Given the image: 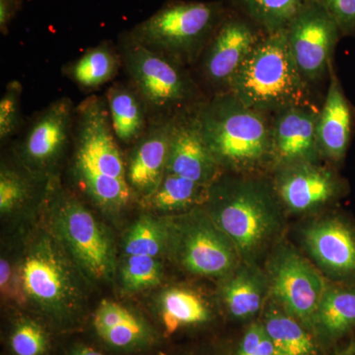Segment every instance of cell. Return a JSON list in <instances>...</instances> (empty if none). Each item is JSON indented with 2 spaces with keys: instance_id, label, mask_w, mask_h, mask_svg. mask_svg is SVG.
<instances>
[{
  "instance_id": "1",
  "label": "cell",
  "mask_w": 355,
  "mask_h": 355,
  "mask_svg": "<svg viewBox=\"0 0 355 355\" xmlns=\"http://www.w3.org/2000/svg\"><path fill=\"white\" fill-rule=\"evenodd\" d=\"M203 139L219 167L253 171L270 163L272 118L249 108L230 92L214 94L198 107Z\"/></svg>"
},
{
  "instance_id": "2",
  "label": "cell",
  "mask_w": 355,
  "mask_h": 355,
  "mask_svg": "<svg viewBox=\"0 0 355 355\" xmlns=\"http://www.w3.org/2000/svg\"><path fill=\"white\" fill-rule=\"evenodd\" d=\"M275 189L256 178L220 177L209 187L207 214L240 257L249 260L279 227V207Z\"/></svg>"
},
{
  "instance_id": "3",
  "label": "cell",
  "mask_w": 355,
  "mask_h": 355,
  "mask_svg": "<svg viewBox=\"0 0 355 355\" xmlns=\"http://www.w3.org/2000/svg\"><path fill=\"white\" fill-rule=\"evenodd\" d=\"M308 86L292 57L284 29L261 36L227 92L249 108L270 114L310 105Z\"/></svg>"
},
{
  "instance_id": "4",
  "label": "cell",
  "mask_w": 355,
  "mask_h": 355,
  "mask_svg": "<svg viewBox=\"0 0 355 355\" xmlns=\"http://www.w3.org/2000/svg\"><path fill=\"white\" fill-rule=\"evenodd\" d=\"M228 11L222 0H169L128 33L149 50L187 67L198 62Z\"/></svg>"
},
{
  "instance_id": "5",
  "label": "cell",
  "mask_w": 355,
  "mask_h": 355,
  "mask_svg": "<svg viewBox=\"0 0 355 355\" xmlns=\"http://www.w3.org/2000/svg\"><path fill=\"white\" fill-rule=\"evenodd\" d=\"M119 51L128 83L139 93L150 123L170 120L205 101L186 67L149 50L123 33Z\"/></svg>"
},
{
  "instance_id": "6",
  "label": "cell",
  "mask_w": 355,
  "mask_h": 355,
  "mask_svg": "<svg viewBox=\"0 0 355 355\" xmlns=\"http://www.w3.org/2000/svg\"><path fill=\"white\" fill-rule=\"evenodd\" d=\"M53 235L70 260L94 282L111 279L114 270L113 243L90 211L74 196L51 182L48 187Z\"/></svg>"
},
{
  "instance_id": "7",
  "label": "cell",
  "mask_w": 355,
  "mask_h": 355,
  "mask_svg": "<svg viewBox=\"0 0 355 355\" xmlns=\"http://www.w3.org/2000/svg\"><path fill=\"white\" fill-rule=\"evenodd\" d=\"M55 235H41L28 249L20 266L28 300L55 319L76 314L83 293L69 254Z\"/></svg>"
},
{
  "instance_id": "8",
  "label": "cell",
  "mask_w": 355,
  "mask_h": 355,
  "mask_svg": "<svg viewBox=\"0 0 355 355\" xmlns=\"http://www.w3.org/2000/svg\"><path fill=\"white\" fill-rule=\"evenodd\" d=\"M169 219L167 248L184 270L217 277L235 268L239 254L207 211L193 209Z\"/></svg>"
},
{
  "instance_id": "9",
  "label": "cell",
  "mask_w": 355,
  "mask_h": 355,
  "mask_svg": "<svg viewBox=\"0 0 355 355\" xmlns=\"http://www.w3.org/2000/svg\"><path fill=\"white\" fill-rule=\"evenodd\" d=\"M74 174L79 182L106 176L127 180V167L116 139L106 99L89 96L76 108Z\"/></svg>"
},
{
  "instance_id": "10",
  "label": "cell",
  "mask_w": 355,
  "mask_h": 355,
  "mask_svg": "<svg viewBox=\"0 0 355 355\" xmlns=\"http://www.w3.org/2000/svg\"><path fill=\"white\" fill-rule=\"evenodd\" d=\"M287 42L305 83H320L333 69L342 36L338 25L315 0H307L286 27Z\"/></svg>"
},
{
  "instance_id": "11",
  "label": "cell",
  "mask_w": 355,
  "mask_h": 355,
  "mask_svg": "<svg viewBox=\"0 0 355 355\" xmlns=\"http://www.w3.org/2000/svg\"><path fill=\"white\" fill-rule=\"evenodd\" d=\"M263 34L251 21L229 8L198 62L200 77L214 94L227 92Z\"/></svg>"
},
{
  "instance_id": "12",
  "label": "cell",
  "mask_w": 355,
  "mask_h": 355,
  "mask_svg": "<svg viewBox=\"0 0 355 355\" xmlns=\"http://www.w3.org/2000/svg\"><path fill=\"white\" fill-rule=\"evenodd\" d=\"M74 112L69 98L51 103L34 119L19 148L21 162L37 177L51 176L73 139Z\"/></svg>"
},
{
  "instance_id": "13",
  "label": "cell",
  "mask_w": 355,
  "mask_h": 355,
  "mask_svg": "<svg viewBox=\"0 0 355 355\" xmlns=\"http://www.w3.org/2000/svg\"><path fill=\"white\" fill-rule=\"evenodd\" d=\"M270 284L275 298L289 315L311 324L328 287L323 277L302 257L289 249L280 251L270 270Z\"/></svg>"
},
{
  "instance_id": "14",
  "label": "cell",
  "mask_w": 355,
  "mask_h": 355,
  "mask_svg": "<svg viewBox=\"0 0 355 355\" xmlns=\"http://www.w3.org/2000/svg\"><path fill=\"white\" fill-rule=\"evenodd\" d=\"M200 104L184 110L173 118L165 174L211 186L220 177L221 168L203 139L198 120Z\"/></svg>"
},
{
  "instance_id": "15",
  "label": "cell",
  "mask_w": 355,
  "mask_h": 355,
  "mask_svg": "<svg viewBox=\"0 0 355 355\" xmlns=\"http://www.w3.org/2000/svg\"><path fill=\"white\" fill-rule=\"evenodd\" d=\"M319 110L312 105H298L273 114L270 163L279 168L318 163L316 123Z\"/></svg>"
},
{
  "instance_id": "16",
  "label": "cell",
  "mask_w": 355,
  "mask_h": 355,
  "mask_svg": "<svg viewBox=\"0 0 355 355\" xmlns=\"http://www.w3.org/2000/svg\"><path fill=\"white\" fill-rule=\"evenodd\" d=\"M273 189L287 209L307 212L338 197L342 183L328 168L318 163H300L277 169Z\"/></svg>"
},
{
  "instance_id": "17",
  "label": "cell",
  "mask_w": 355,
  "mask_h": 355,
  "mask_svg": "<svg viewBox=\"0 0 355 355\" xmlns=\"http://www.w3.org/2000/svg\"><path fill=\"white\" fill-rule=\"evenodd\" d=\"M173 118L149 125L128 154L127 180L133 193L142 200L150 197L165 176L169 156Z\"/></svg>"
},
{
  "instance_id": "18",
  "label": "cell",
  "mask_w": 355,
  "mask_h": 355,
  "mask_svg": "<svg viewBox=\"0 0 355 355\" xmlns=\"http://www.w3.org/2000/svg\"><path fill=\"white\" fill-rule=\"evenodd\" d=\"M322 108L318 113L316 135L321 157L338 163L345 157L352 139V109L334 71Z\"/></svg>"
},
{
  "instance_id": "19",
  "label": "cell",
  "mask_w": 355,
  "mask_h": 355,
  "mask_svg": "<svg viewBox=\"0 0 355 355\" xmlns=\"http://www.w3.org/2000/svg\"><path fill=\"white\" fill-rule=\"evenodd\" d=\"M304 240L311 256L324 270L343 277L355 273V232L349 224L324 219L306 229Z\"/></svg>"
},
{
  "instance_id": "20",
  "label": "cell",
  "mask_w": 355,
  "mask_h": 355,
  "mask_svg": "<svg viewBox=\"0 0 355 355\" xmlns=\"http://www.w3.org/2000/svg\"><path fill=\"white\" fill-rule=\"evenodd\" d=\"M106 102L116 139L125 146H133L150 125L139 93L130 83H114L107 90Z\"/></svg>"
},
{
  "instance_id": "21",
  "label": "cell",
  "mask_w": 355,
  "mask_h": 355,
  "mask_svg": "<svg viewBox=\"0 0 355 355\" xmlns=\"http://www.w3.org/2000/svg\"><path fill=\"white\" fill-rule=\"evenodd\" d=\"M123 62L118 48L108 41L89 49L64 67V73L84 90L92 91L113 80Z\"/></svg>"
},
{
  "instance_id": "22",
  "label": "cell",
  "mask_w": 355,
  "mask_h": 355,
  "mask_svg": "<svg viewBox=\"0 0 355 355\" xmlns=\"http://www.w3.org/2000/svg\"><path fill=\"white\" fill-rule=\"evenodd\" d=\"M266 34L286 29L307 0H222Z\"/></svg>"
},
{
  "instance_id": "23",
  "label": "cell",
  "mask_w": 355,
  "mask_h": 355,
  "mask_svg": "<svg viewBox=\"0 0 355 355\" xmlns=\"http://www.w3.org/2000/svg\"><path fill=\"white\" fill-rule=\"evenodd\" d=\"M209 187L175 175L165 174L157 190L142 202L146 207L157 211H181L195 205H205Z\"/></svg>"
},
{
  "instance_id": "24",
  "label": "cell",
  "mask_w": 355,
  "mask_h": 355,
  "mask_svg": "<svg viewBox=\"0 0 355 355\" xmlns=\"http://www.w3.org/2000/svg\"><path fill=\"white\" fill-rule=\"evenodd\" d=\"M275 355H313L315 345L312 338L288 313L270 309L265 324Z\"/></svg>"
},
{
  "instance_id": "25",
  "label": "cell",
  "mask_w": 355,
  "mask_h": 355,
  "mask_svg": "<svg viewBox=\"0 0 355 355\" xmlns=\"http://www.w3.org/2000/svg\"><path fill=\"white\" fill-rule=\"evenodd\" d=\"M161 312L168 334L174 333L181 327L203 323L209 316L200 296L180 288L165 291L161 297Z\"/></svg>"
},
{
  "instance_id": "26",
  "label": "cell",
  "mask_w": 355,
  "mask_h": 355,
  "mask_svg": "<svg viewBox=\"0 0 355 355\" xmlns=\"http://www.w3.org/2000/svg\"><path fill=\"white\" fill-rule=\"evenodd\" d=\"M315 322L334 336L355 328V289L327 288Z\"/></svg>"
},
{
  "instance_id": "27",
  "label": "cell",
  "mask_w": 355,
  "mask_h": 355,
  "mask_svg": "<svg viewBox=\"0 0 355 355\" xmlns=\"http://www.w3.org/2000/svg\"><path fill=\"white\" fill-rule=\"evenodd\" d=\"M223 294L230 314L246 319L260 310L263 303V280L249 268H243L229 280Z\"/></svg>"
},
{
  "instance_id": "28",
  "label": "cell",
  "mask_w": 355,
  "mask_h": 355,
  "mask_svg": "<svg viewBox=\"0 0 355 355\" xmlns=\"http://www.w3.org/2000/svg\"><path fill=\"white\" fill-rule=\"evenodd\" d=\"M167 223L151 216H144L128 231L125 240V251L127 256L156 258L167 249Z\"/></svg>"
},
{
  "instance_id": "29",
  "label": "cell",
  "mask_w": 355,
  "mask_h": 355,
  "mask_svg": "<svg viewBox=\"0 0 355 355\" xmlns=\"http://www.w3.org/2000/svg\"><path fill=\"white\" fill-rule=\"evenodd\" d=\"M35 178H37L36 175L31 172L29 176L25 177L22 173L2 164L0 171V210L2 214L19 209L31 198L34 191L32 181Z\"/></svg>"
},
{
  "instance_id": "30",
  "label": "cell",
  "mask_w": 355,
  "mask_h": 355,
  "mask_svg": "<svg viewBox=\"0 0 355 355\" xmlns=\"http://www.w3.org/2000/svg\"><path fill=\"white\" fill-rule=\"evenodd\" d=\"M162 268L157 259L148 256H128L121 268V284L127 291H139L158 286Z\"/></svg>"
},
{
  "instance_id": "31",
  "label": "cell",
  "mask_w": 355,
  "mask_h": 355,
  "mask_svg": "<svg viewBox=\"0 0 355 355\" xmlns=\"http://www.w3.org/2000/svg\"><path fill=\"white\" fill-rule=\"evenodd\" d=\"M98 336L107 345L116 349H133L148 342L150 331L144 321L132 314Z\"/></svg>"
},
{
  "instance_id": "32",
  "label": "cell",
  "mask_w": 355,
  "mask_h": 355,
  "mask_svg": "<svg viewBox=\"0 0 355 355\" xmlns=\"http://www.w3.org/2000/svg\"><path fill=\"white\" fill-rule=\"evenodd\" d=\"M21 96L22 85L13 80L7 84L0 100V140L10 139L17 132L21 125Z\"/></svg>"
},
{
  "instance_id": "33",
  "label": "cell",
  "mask_w": 355,
  "mask_h": 355,
  "mask_svg": "<svg viewBox=\"0 0 355 355\" xmlns=\"http://www.w3.org/2000/svg\"><path fill=\"white\" fill-rule=\"evenodd\" d=\"M10 345L15 355H43L48 349V338L39 324L24 321L14 329Z\"/></svg>"
},
{
  "instance_id": "34",
  "label": "cell",
  "mask_w": 355,
  "mask_h": 355,
  "mask_svg": "<svg viewBox=\"0 0 355 355\" xmlns=\"http://www.w3.org/2000/svg\"><path fill=\"white\" fill-rule=\"evenodd\" d=\"M333 18L342 36L355 37V0H315Z\"/></svg>"
},
{
  "instance_id": "35",
  "label": "cell",
  "mask_w": 355,
  "mask_h": 355,
  "mask_svg": "<svg viewBox=\"0 0 355 355\" xmlns=\"http://www.w3.org/2000/svg\"><path fill=\"white\" fill-rule=\"evenodd\" d=\"M0 289L4 298L14 301L19 305L28 302L19 268H13L10 263L1 259L0 261Z\"/></svg>"
},
{
  "instance_id": "36",
  "label": "cell",
  "mask_w": 355,
  "mask_h": 355,
  "mask_svg": "<svg viewBox=\"0 0 355 355\" xmlns=\"http://www.w3.org/2000/svg\"><path fill=\"white\" fill-rule=\"evenodd\" d=\"M238 355H275V347L263 324H252L248 329Z\"/></svg>"
},
{
  "instance_id": "37",
  "label": "cell",
  "mask_w": 355,
  "mask_h": 355,
  "mask_svg": "<svg viewBox=\"0 0 355 355\" xmlns=\"http://www.w3.org/2000/svg\"><path fill=\"white\" fill-rule=\"evenodd\" d=\"M132 315L130 310L118 303L103 301L96 310L93 324L97 334H100L128 319Z\"/></svg>"
},
{
  "instance_id": "38",
  "label": "cell",
  "mask_w": 355,
  "mask_h": 355,
  "mask_svg": "<svg viewBox=\"0 0 355 355\" xmlns=\"http://www.w3.org/2000/svg\"><path fill=\"white\" fill-rule=\"evenodd\" d=\"M23 0H0V32L6 35L11 22L19 12Z\"/></svg>"
},
{
  "instance_id": "39",
  "label": "cell",
  "mask_w": 355,
  "mask_h": 355,
  "mask_svg": "<svg viewBox=\"0 0 355 355\" xmlns=\"http://www.w3.org/2000/svg\"><path fill=\"white\" fill-rule=\"evenodd\" d=\"M71 355H103L93 349L87 347H77L72 352Z\"/></svg>"
}]
</instances>
